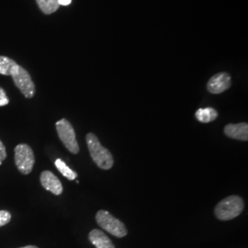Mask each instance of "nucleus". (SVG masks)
<instances>
[{"mask_svg":"<svg viewBox=\"0 0 248 248\" xmlns=\"http://www.w3.org/2000/svg\"><path fill=\"white\" fill-rule=\"evenodd\" d=\"M86 141L91 158L98 168L103 170L112 169L114 165L112 155L107 148L102 146L98 137L94 133H89L86 136Z\"/></svg>","mask_w":248,"mask_h":248,"instance_id":"obj_1","label":"nucleus"},{"mask_svg":"<svg viewBox=\"0 0 248 248\" xmlns=\"http://www.w3.org/2000/svg\"><path fill=\"white\" fill-rule=\"evenodd\" d=\"M245 202L237 195H232L222 200L214 209L215 216L221 221H230L243 213Z\"/></svg>","mask_w":248,"mask_h":248,"instance_id":"obj_2","label":"nucleus"},{"mask_svg":"<svg viewBox=\"0 0 248 248\" xmlns=\"http://www.w3.org/2000/svg\"><path fill=\"white\" fill-rule=\"evenodd\" d=\"M96 222L102 229L117 238H123L128 234V231L124 222L104 210H100L97 213Z\"/></svg>","mask_w":248,"mask_h":248,"instance_id":"obj_3","label":"nucleus"},{"mask_svg":"<svg viewBox=\"0 0 248 248\" xmlns=\"http://www.w3.org/2000/svg\"><path fill=\"white\" fill-rule=\"evenodd\" d=\"M55 125L58 136L66 149L74 155L78 154L79 145L77 141L76 133L72 124L66 119H62L58 121Z\"/></svg>","mask_w":248,"mask_h":248,"instance_id":"obj_4","label":"nucleus"},{"mask_svg":"<svg viewBox=\"0 0 248 248\" xmlns=\"http://www.w3.org/2000/svg\"><path fill=\"white\" fill-rule=\"evenodd\" d=\"M35 157L33 151L26 143L18 144L15 148V164L23 175L30 174L34 166Z\"/></svg>","mask_w":248,"mask_h":248,"instance_id":"obj_5","label":"nucleus"},{"mask_svg":"<svg viewBox=\"0 0 248 248\" xmlns=\"http://www.w3.org/2000/svg\"><path fill=\"white\" fill-rule=\"evenodd\" d=\"M15 85L20 92L27 98H31L35 94V85L31 78V75L22 66H18V69L11 76Z\"/></svg>","mask_w":248,"mask_h":248,"instance_id":"obj_6","label":"nucleus"},{"mask_svg":"<svg viewBox=\"0 0 248 248\" xmlns=\"http://www.w3.org/2000/svg\"><path fill=\"white\" fill-rule=\"evenodd\" d=\"M232 82L229 74L222 72L214 75L207 84V89L212 94H221L230 89Z\"/></svg>","mask_w":248,"mask_h":248,"instance_id":"obj_7","label":"nucleus"},{"mask_svg":"<svg viewBox=\"0 0 248 248\" xmlns=\"http://www.w3.org/2000/svg\"><path fill=\"white\" fill-rule=\"evenodd\" d=\"M41 184L46 190L52 192L54 195H61L62 193V186L59 178L53 172L45 170L41 174Z\"/></svg>","mask_w":248,"mask_h":248,"instance_id":"obj_8","label":"nucleus"},{"mask_svg":"<svg viewBox=\"0 0 248 248\" xmlns=\"http://www.w3.org/2000/svg\"><path fill=\"white\" fill-rule=\"evenodd\" d=\"M224 133L231 139L247 142L248 140V124L247 123L227 124L224 127Z\"/></svg>","mask_w":248,"mask_h":248,"instance_id":"obj_9","label":"nucleus"},{"mask_svg":"<svg viewBox=\"0 0 248 248\" xmlns=\"http://www.w3.org/2000/svg\"><path fill=\"white\" fill-rule=\"evenodd\" d=\"M89 239L96 248H115L112 241L105 232L98 229H94L89 232Z\"/></svg>","mask_w":248,"mask_h":248,"instance_id":"obj_10","label":"nucleus"},{"mask_svg":"<svg viewBox=\"0 0 248 248\" xmlns=\"http://www.w3.org/2000/svg\"><path fill=\"white\" fill-rule=\"evenodd\" d=\"M196 119L202 123L208 124L215 121L218 117V112L216 109L213 108H199L195 113Z\"/></svg>","mask_w":248,"mask_h":248,"instance_id":"obj_11","label":"nucleus"},{"mask_svg":"<svg viewBox=\"0 0 248 248\" xmlns=\"http://www.w3.org/2000/svg\"><path fill=\"white\" fill-rule=\"evenodd\" d=\"M18 63L7 56H0V75L12 76L18 68Z\"/></svg>","mask_w":248,"mask_h":248,"instance_id":"obj_12","label":"nucleus"},{"mask_svg":"<svg viewBox=\"0 0 248 248\" xmlns=\"http://www.w3.org/2000/svg\"><path fill=\"white\" fill-rule=\"evenodd\" d=\"M40 9L46 14L50 15L59 9V0H36Z\"/></svg>","mask_w":248,"mask_h":248,"instance_id":"obj_13","label":"nucleus"},{"mask_svg":"<svg viewBox=\"0 0 248 248\" xmlns=\"http://www.w3.org/2000/svg\"><path fill=\"white\" fill-rule=\"evenodd\" d=\"M54 164H55L56 169H58L59 172L62 174V176L66 177L67 179L74 180V179H76L78 177V174L74 170H72L70 168H68L66 166V164L62 159L59 158V159L55 160Z\"/></svg>","mask_w":248,"mask_h":248,"instance_id":"obj_14","label":"nucleus"},{"mask_svg":"<svg viewBox=\"0 0 248 248\" xmlns=\"http://www.w3.org/2000/svg\"><path fill=\"white\" fill-rule=\"evenodd\" d=\"M11 220V214L7 211H0V227L8 224Z\"/></svg>","mask_w":248,"mask_h":248,"instance_id":"obj_15","label":"nucleus"},{"mask_svg":"<svg viewBox=\"0 0 248 248\" xmlns=\"http://www.w3.org/2000/svg\"><path fill=\"white\" fill-rule=\"evenodd\" d=\"M9 99L5 90L0 88V107L6 106L9 104Z\"/></svg>","mask_w":248,"mask_h":248,"instance_id":"obj_16","label":"nucleus"},{"mask_svg":"<svg viewBox=\"0 0 248 248\" xmlns=\"http://www.w3.org/2000/svg\"><path fill=\"white\" fill-rule=\"evenodd\" d=\"M7 157V152H6V147L3 144V142L0 141V166L2 164V162L6 159Z\"/></svg>","mask_w":248,"mask_h":248,"instance_id":"obj_17","label":"nucleus"},{"mask_svg":"<svg viewBox=\"0 0 248 248\" xmlns=\"http://www.w3.org/2000/svg\"><path fill=\"white\" fill-rule=\"evenodd\" d=\"M72 0H59L60 6H68L71 4Z\"/></svg>","mask_w":248,"mask_h":248,"instance_id":"obj_18","label":"nucleus"},{"mask_svg":"<svg viewBox=\"0 0 248 248\" xmlns=\"http://www.w3.org/2000/svg\"><path fill=\"white\" fill-rule=\"evenodd\" d=\"M39 248L35 247V246H27V247H24V248Z\"/></svg>","mask_w":248,"mask_h":248,"instance_id":"obj_19","label":"nucleus"}]
</instances>
